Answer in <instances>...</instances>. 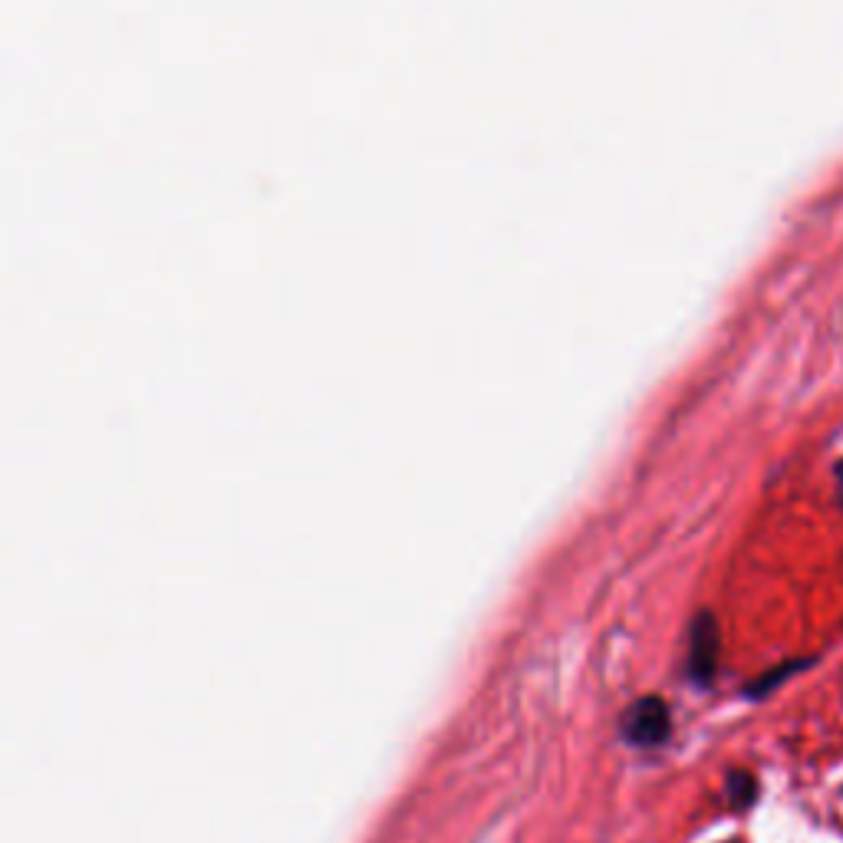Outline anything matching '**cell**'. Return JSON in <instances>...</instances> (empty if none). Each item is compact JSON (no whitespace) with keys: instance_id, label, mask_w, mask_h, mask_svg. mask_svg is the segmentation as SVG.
Instances as JSON below:
<instances>
[{"instance_id":"4","label":"cell","mask_w":843,"mask_h":843,"mask_svg":"<svg viewBox=\"0 0 843 843\" xmlns=\"http://www.w3.org/2000/svg\"><path fill=\"white\" fill-rule=\"evenodd\" d=\"M834 474H837V494H841V504H843V462H837Z\"/></svg>"},{"instance_id":"2","label":"cell","mask_w":843,"mask_h":843,"mask_svg":"<svg viewBox=\"0 0 843 843\" xmlns=\"http://www.w3.org/2000/svg\"><path fill=\"white\" fill-rule=\"evenodd\" d=\"M719 665V623L712 613H699L689 633V675L695 682H712Z\"/></svg>"},{"instance_id":"3","label":"cell","mask_w":843,"mask_h":843,"mask_svg":"<svg viewBox=\"0 0 843 843\" xmlns=\"http://www.w3.org/2000/svg\"><path fill=\"white\" fill-rule=\"evenodd\" d=\"M725 794L732 801V807H749L751 801L757 797V781L749 771H732L729 774V784H725Z\"/></svg>"},{"instance_id":"1","label":"cell","mask_w":843,"mask_h":843,"mask_svg":"<svg viewBox=\"0 0 843 843\" xmlns=\"http://www.w3.org/2000/svg\"><path fill=\"white\" fill-rule=\"evenodd\" d=\"M620 732L636 749H659L672 732V712L659 695H643L623 712Z\"/></svg>"}]
</instances>
